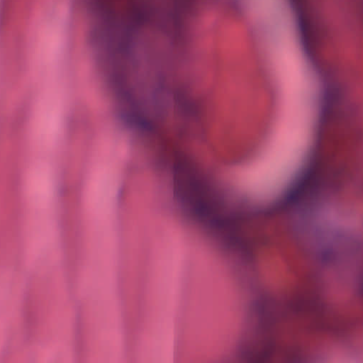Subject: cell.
Returning a JSON list of instances; mask_svg holds the SVG:
<instances>
[{
	"mask_svg": "<svg viewBox=\"0 0 363 363\" xmlns=\"http://www.w3.org/2000/svg\"><path fill=\"white\" fill-rule=\"evenodd\" d=\"M59 116L56 101L48 94L44 95L37 104L32 125L34 140L40 146L48 147L55 141Z\"/></svg>",
	"mask_w": 363,
	"mask_h": 363,
	"instance_id": "obj_1",
	"label": "cell"
},
{
	"mask_svg": "<svg viewBox=\"0 0 363 363\" xmlns=\"http://www.w3.org/2000/svg\"><path fill=\"white\" fill-rule=\"evenodd\" d=\"M25 187L33 198L45 200L51 195L53 180L50 168L44 162L31 167L27 174Z\"/></svg>",
	"mask_w": 363,
	"mask_h": 363,
	"instance_id": "obj_2",
	"label": "cell"
}]
</instances>
